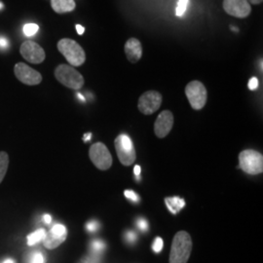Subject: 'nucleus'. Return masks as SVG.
<instances>
[{
  "label": "nucleus",
  "instance_id": "18",
  "mask_svg": "<svg viewBox=\"0 0 263 263\" xmlns=\"http://www.w3.org/2000/svg\"><path fill=\"white\" fill-rule=\"evenodd\" d=\"M45 236H46V230L43 229V228H40V229H37L36 231L30 233L28 236V246H34V245L37 244L39 242L43 241Z\"/></svg>",
  "mask_w": 263,
  "mask_h": 263
},
{
  "label": "nucleus",
  "instance_id": "3",
  "mask_svg": "<svg viewBox=\"0 0 263 263\" xmlns=\"http://www.w3.org/2000/svg\"><path fill=\"white\" fill-rule=\"evenodd\" d=\"M55 77L61 84L72 90H79L84 85V77L73 66L60 65L55 69Z\"/></svg>",
  "mask_w": 263,
  "mask_h": 263
},
{
  "label": "nucleus",
  "instance_id": "32",
  "mask_svg": "<svg viewBox=\"0 0 263 263\" xmlns=\"http://www.w3.org/2000/svg\"><path fill=\"white\" fill-rule=\"evenodd\" d=\"M76 31H77V33L79 34V35H82L83 33H84L85 28L83 26H81V25H76Z\"/></svg>",
  "mask_w": 263,
  "mask_h": 263
},
{
  "label": "nucleus",
  "instance_id": "2",
  "mask_svg": "<svg viewBox=\"0 0 263 263\" xmlns=\"http://www.w3.org/2000/svg\"><path fill=\"white\" fill-rule=\"evenodd\" d=\"M58 50L71 66H81L86 61V53L76 40L63 38L58 42Z\"/></svg>",
  "mask_w": 263,
  "mask_h": 263
},
{
  "label": "nucleus",
  "instance_id": "4",
  "mask_svg": "<svg viewBox=\"0 0 263 263\" xmlns=\"http://www.w3.org/2000/svg\"><path fill=\"white\" fill-rule=\"evenodd\" d=\"M249 175H258L263 172L262 154L254 149L243 151L239 154V166Z\"/></svg>",
  "mask_w": 263,
  "mask_h": 263
},
{
  "label": "nucleus",
  "instance_id": "16",
  "mask_svg": "<svg viewBox=\"0 0 263 263\" xmlns=\"http://www.w3.org/2000/svg\"><path fill=\"white\" fill-rule=\"evenodd\" d=\"M165 203L173 215H177L185 206V201L178 196L165 198Z\"/></svg>",
  "mask_w": 263,
  "mask_h": 263
},
{
  "label": "nucleus",
  "instance_id": "9",
  "mask_svg": "<svg viewBox=\"0 0 263 263\" xmlns=\"http://www.w3.org/2000/svg\"><path fill=\"white\" fill-rule=\"evenodd\" d=\"M162 95L157 91H147L139 99L138 108L144 115H151L156 112L162 104Z\"/></svg>",
  "mask_w": 263,
  "mask_h": 263
},
{
  "label": "nucleus",
  "instance_id": "35",
  "mask_svg": "<svg viewBox=\"0 0 263 263\" xmlns=\"http://www.w3.org/2000/svg\"><path fill=\"white\" fill-rule=\"evenodd\" d=\"M91 137H92V134H91V133H88V134H85V136H84L85 142H87V141H90V140H91Z\"/></svg>",
  "mask_w": 263,
  "mask_h": 263
},
{
  "label": "nucleus",
  "instance_id": "1",
  "mask_svg": "<svg viewBox=\"0 0 263 263\" xmlns=\"http://www.w3.org/2000/svg\"><path fill=\"white\" fill-rule=\"evenodd\" d=\"M192 250L191 237L185 231L178 232L173 240L170 263H186Z\"/></svg>",
  "mask_w": 263,
  "mask_h": 263
},
{
  "label": "nucleus",
  "instance_id": "27",
  "mask_svg": "<svg viewBox=\"0 0 263 263\" xmlns=\"http://www.w3.org/2000/svg\"><path fill=\"white\" fill-rule=\"evenodd\" d=\"M86 228L89 232H95L98 228H99V223L96 221V220H92V221H89L86 226Z\"/></svg>",
  "mask_w": 263,
  "mask_h": 263
},
{
  "label": "nucleus",
  "instance_id": "26",
  "mask_svg": "<svg viewBox=\"0 0 263 263\" xmlns=\"http://www.w3.org/2000/svg\"><path fill=\"white\" fill-rule=\"evenodd\" d=\"M248 86H249V89L252 90V91L256 90L258 88V79L256 77H252L250 79V81H249V85Z\"/></svg>",
  "mask_w": 263,
  "mask_h": 263
},
{
  "label": "nucleus",
  "instance_id": "38",
  "mask_svg": "<svg viewBox=\"0 0 263 263\" xmlns=\"http://www.w3.org/2000/svg\"><path fill=\"white\" fill-rule=\"evenodd\" d=\"M3 8V4H2V2H0V10Z\"/></svg>",
  "mask_w": 263,
  "mask_h": 263
},
{
  "label": "nucleus",
  "instance_id": "19",
  "mask_svg": "<svg viewBox=\"0 0 263 263\" xmlns=\"http://www.w3.org/2000/svg\"><path fill=\"white\" fill-rule=\"evenodd\" d=\"M39 30V26L36 24H33V23H29L24 26L23 28V31H24V34L28 37H32L34 36L37 31Z\"/></svg>",
  "mask_w": 263,
  "mask_h": 263
},
{
  "label": "nucleus",
  "instance_id": "15",
  "mask_svg": "<svg viewBox=\"0 0 263 263\" xmlns=\"http://www.w3.org/2000/svg\"><path fill=\"white\" fill-rule=\"evenodd\" d=\"M51 6L57 14H65L76 9V4L74 0H51Z\"/></svg>",
  "mask_w": 263,
  "mask_h": 263
},
{
  "label": "nucleus",
  "instance_id": "17",
  "mask_svg": "<svg viewBox=\"0 0 263 263\" xmlns=\"http://www.w3.org/2000/svg\"><path fill=\"white\" fill-rule=\"evenodd\" d=\"M9 166V156L5 151H0V183L6 176Z\"/></svg>",
  "mask_w": 263,
  "mask_h": 263
},
{
  "label": "nucleus",
  "instance_id": "6",
  "mask_svg": "<svg viewBox=\"0 0 263 263\" xmlns=\"http://www.w3.org/2000/svg\"><path fill=\"white\" fill-rule=\"evenodd\" d=\"M117 156L124 166H130L136 160V149L130 137L126 134L119 135L114 141Z\"/></svg>",
  "mask_w": 263,
  "mask_h": 263
},
{
  "label": "nucleus",
  "instance_id": "29",
  "mask_svg": "<svg viewBox=\"0 0 263 263\" xmlns=\"http://www.w3.org/2000/svg\"><path fill=\"white\" fill-rule=\"evenodd\" d=\"M126 240H127V242H128V243H130V244H134V243L136 242V240H137V235H136V233H135V232H133V231H128V232L126 233Z\"/></svg>",
  "mask_w": 263,
  "mask_h": 263
},
{
  "label": "nucleus",
  "instance_id": "37",
  "mask_svg": "<svg viewBox=\"0 0 263 263\" xmlns=\"http://www.w3.org/2000/svg\"><path fill=\"white\" fill-rule=\"evenodd\" d=\"M77 97L82 101V102H85V98L81 94H77Z\"/></svg>",
  "mask_w": 263,
  "mask_h": 263
},
{
  "label": "nucleus",
  "instance_id": "13",
  "mask_svg": "<svg viewBox=\"0 0 263 263\" xmlns=\"http://www.w3.org/2000/svg\"><path fill=\"white\" fill-rule=\"evenodd\" d=\"M174 115L170 110H164L160 113L154 124V132L156 137L163 139L167 137L174 126Z\"/></svg>",
  "mask_w": 263,
  "mask_h": 263
},
{
  "label": "nucleus",
  "instance_id": "23",
  "mask_svg": "<svg viewBox=\"0 0 263 263\" xmlns=\"http://www.w3.org/2000/svg\"><path fill=\"white\" fill-rule=\"evenodd\" d=\"M29 263H44V256L40 252H34L30 256Z\"/></svg>",
  "mask_w": 263,
  "mask_h": 263
},
{
  "label": "nucleus",
  "instance_id": "14",
  "mask_svg": "<svg viewBox=\"0 0 263 263\" xmlns=\"http://www.w3.org/2000/svg\"><path fill=\"white\" fill-rule=\"evenodd\" d=\"M125 55L132 64H137L142 57V45L137 38H129L124 46Z\"/></svg>",
  "mask_w": 263,
  "mask_h": 263
},
{
  "label": "nucleus",
  "instance_id": "7",
  "mask_svg": "<svg viewBox=\"0 0 263 263\" xmlns=\"http://www.w3.org/2000/svg\"><path fill=\"white\" fill-rule=\"evenodd\" d=\"M90 159L98 169L108 170L112 165V157L108 148L103 142H96L91 145L89 151Z\"/></svg>",
  "mask_w": 263,
  "mask_h": 263
},
{
  "label": "nucleus",
  "instance_id": "11",
  "mask_svg": "<svg viewBox=\"0 0 263 263\" xmlns=\"http://www.w3.org/2000/svg\"><path fill=\"white\" fill-rule=\"evenodd\" d=\"M223 9L232 17L245 19L252 13V6L247 0H223Z\"/></svg>",
  "mask_w": 263,
  "mask_h": 263
},
{
  "label": "nucleus",
  "instance_id": "24",
  "mask_svg": "<svg viewBox=\"0 0 263 263\" xmlns=\"http://www.w3.org/2000/svg\"><path fill=\"white\" fill-rule=\"evenodd\" d=\"M124 194H125V197L127 198V199H129V200H131L132 202H134V203L140 202L139 195H138L136 192L132 191V190H125Z\"/></svg>",
  "mask_w": 263,
  "mask_h": 263
},
{
  "label": "nucleus",
  "instance_id": "25",
  "mask_svg": "<svg viewBox=\"0 0 263 263\" xmlns=\"http://www.w3.org/2000/svg\"><path fill=\"white\" fill-rule=\"evenodd\" d=\"M137 226L141 231H146L148 229V222L144 218H140L137 221Z\"/></svg>",
  "mask_w": 263,
  "mask_h": 263
},
{
  "label": "nucleus",
  "instance_id": "12",
  "mask_svg": "<svg viewBox=\"0 0 263 263\" xmlns=\"http://www.w3.org/2000/svg\"><path fill=\"white\" fill-rule=\"evenodd\" d=\"M67 230L66 226L63 224H55L48 232L43 240L44 247L48 250L56 249L60 245L66 241Z\"/></svg>",
  "mask_w": 263,
  "mask_h": 263
},
{
  "label": "nucleus",
  "instance_id": "10",
  "mask_svg": "<svg viewBox=\"0 0 263 263\" xmlns=\"http://www.w3.org/2000/svg\"><path fill=\"white\" fill-rule=\"evenodd\" d=\"M14 73L19 81L28 86H35L40 84L42 81V76L37 70L24 63L16 64L14 67Z\"/></svg>",
  "mask_w": 263,
  "mask_h": 263
},
{
  "label": "nucleus",
  "instance_id": "33",
  "mask_svg": "<svg viewBox=\"0 0 263 263\" xmlns=\"http://www.w3.org/2000/svg\"><path fill=\"white\" fill-rule=\"evenodd\" d=\"M43 220H44V222H45L46 224H50L51 221H52V217H51L50 215H44V216H43Z\"/></svg>",
  "mask_w": 263,
  "mask_h": 263
},
{
  "label": "nucleus",
  "instance_id": "8",
  "mask_svg": "<svg viewBox=\"0 0 263 263\" xmlns=\"http://www.w3.org/2000/svg\"><path fill=\"white\" fill-rule=\"evenodd\" d=\"M20 53L27 62L30 64H33V65H38V64L43 63L46 58L44 49L32 40L25 41L21 45Z\"/></svg>",
  "mask_w": 263,
  "mask_h": 263
},
{
  "label": "nucleus",
  "instance_id": "20",
  "mask_svg": "<svg viewBox=\"0 0 263 263\" xmlns=\"http://www.w3.org/2000/svg\"><path fill=\"white\" fill-rule=\"evenodd\" d=\"M188 3H189V0H179L178 6L176 9V15L178 17H182L184 15L185 11L187 9Z\"/></svg>",
  "mask_w": 263,
  "mask_h": 263
},
{
  "label": "nucleus",
  "instance_id": "22",
  "mask_svg": "<svg viewBox=\"0 0 263 263\" xmlns=\"http://www.w3.org/2000/svg\"><path fill=\"white\" fill-rule=\"evenodd\" d=\"M163 246H164L163 240H162L160 237H157V238L154 240L153 244H152V250H153L154 253L158 254V253H160V252L162 251Z\"/></svg>",
  "mask_w": 263,
  "mask_h": 263
},
{
  "label": "nucleus",
  "instance_id": "5",
  "mask_svg": "<svg viewBox=\"0 0 263 263\" xmlns=\"http://www.w3.org/2000/svg\"><path fill=\"white\" fill-rule=\"evenodd\" d=\"M185 95L191 107L195 110L202 109L207 104V89L202 82L194 80L185 87Z\"/></svg>",
  "mask_w": 263,
  "mask_h": 263
},
{
  "label": "nucleus",
  "instance_id": "34",
  "mask_svg": "<svg viewBox=\"0 0 263 263\" xmlns=\"http://www.w3.org/2000/svg\"><path fill=\"white\" fill-rule=\"evenodd\" d=\"M250 4H253V5H258V4H261L263 0H247Z\"/></svg>",
  "mask_w": 263,
  "mask_h": 263
},
{
  "label": "nucleus",
  "instance_id": "21",
  "mask_svg": "<svg viewBox=\"0 0 263 263\" xmlns=\"http://www.w3.org/2000/svg\"><path fill=\"white\" fill-rule=\"evenodd\" d=\"M91 249H92V253L95 254H102L105 249V244L103 241L100 240H96L92 245H91Z\"/></svg>",
  "mask_w": 263,
  "mask_h": 263
},
{
  "label": "nucleus",
  "instance_id": "31",
  "mask_svg": "<svg viewBox=\"0 0 263 263\" xmlns=\"http://www.w3.org/2000/svg\"><path fill=\"white\" fill-rule=\"evenodd\" d=\"M141 167L139 165H136L135 168H134V173H135V176L137 177L138 180H140V175H141Z\"/></svg>",
  "mask_w": 263,
  "mask_h": 263
},
{
  "label": "nucleus",
  "instance_id": "36",
  "mask_svg": "<svg viewBox=\"0 0 263 263\" xmlns=\"http://www.w3.org/2000/svg\"><path fill=\"white\" fill-rule=\"evenodd\" d=\"M2 263H16L15 262V260L14 259H12V258H7V259H5L4 261Z\"/></svg>",
  "mask_w": 263,
  "mask_h": 263
},
{
  "label": "nucleus",
  "instance_id": "28",
  "mask_svg": "<svg viewBox=\"0 0 263 263\" xmlns=\"http://www.w3.org/2000/svg\"><path fill=\"white\" fill-rule=\"evenodd\" d=\"M82 263H100L99 254H92L91 256H89V257H87L86 259H84Z\"/></svg>",
  "mask_w": 263,
  "mask_h": 263
},
{
  "label": "nucleus",
  "instance_id": "30",
  "mask_svg": "<svg viewBox=\"0 0 263 263\" xmlns=\"http://www.w3.org/2000/svg\"><path fill=\"white\" fill-rule=\"evenodd\" d=\"M9 47V40L5 37H0V49H7Z\"/></svg>",
  "mask_w": 263,
  "mask_h": 263
}]
</instances>
